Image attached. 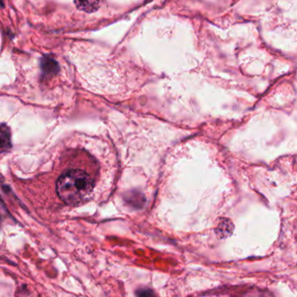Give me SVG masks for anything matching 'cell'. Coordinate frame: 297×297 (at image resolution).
I'll return each instance as SVG.
<instances>
[{"label":"cell","mask_w":297,"mask_h":297,"mask_svg":"<svg viewBox=\"0 0 297 297\" xmlns=\"http://www.w3.org/2000/svg\"><path fill=\"white\" fill-rule=\"evenodd\" d=\"M77 8L82 12L92 13L101 8L102 0H74Z\"/></svg>","instance_id":"cell-3"},{"label":"cell","mask_w":297,"mask_h":297,"mask_svg":"<svg viewBox=\"0 0 297 297\" xmlns=\"http://www.w3.org/2000/svg\"><path fill=\"white\" fill-rule=\"evenodd\" d=\"M41 67H42V71L44 74L50 75V76L56 74L57 72H59V70H60L59 64L50 57H44L42 59Z\"/></svg>","instance_id":"cell-4"},{"label":"cell","mask_w":297,"mask_h":297,"mask_svg":"<svg viewBox=\"0 0 297 297\" xmlns=\"http://www.w3.org/2000/svg\"><path fill=\"white\" fill-rule=\"evenodd\" d=\"M12 148V134L6 125H0V153L7 152Z\"/></svg>","instance_id":"cell-2"},{"label":"cell","mask_w":297,"mask_h":297,"mask_svg":"<svg viewBox=\"0 0 297 297\" xmlns=\"http://www.w3.org/2000/svg\"><path fill=\"white\" fill-rule=\"evenodd\" d=\"M94 181L83 170L72 169L58 179L56 191L62 201L68 205H77L92 193Z\"/></svg>","instance_id":"cell-1"},{"label":"cell","mask_w":297,"mask_h":297,"mask_svg":"<svg viewBox=\"0 0 297 297\" xmlns=\"http://www.w3.org/2000/svg\"><path fill=\"white\" fill-rule=\"evenodd\" d=\"M216 232L217 234L221 238H225V237L229 236L233 232V224L229 220L222 221L218 226Z\"/></svg>","instance_id":"cell-5"},{"label":"cell","mask_w":297,"mask_h":297,"mask_svg":"<svg viewBox=\"0 0 297 297\" xmlns=\"http://www.w3.org/2000/svg\"><path fill=\"white\" fill-rule=\"evenodd\" d=\"M3 181V176L0 174V182H2Z\"/></svg>","instance_id":"cell-6"}]
</instances>
